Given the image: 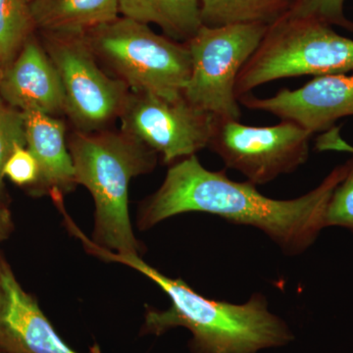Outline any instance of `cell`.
Returning <instances> with one entry per match:
<instances>
[{
	"mask_svg": "<svg viewBox=\"0 0 353 353\" xmlns=\"http://www.w3.org/2000/svg\"><path fill=\"white\" fill-rule=\"evenodd\" d=\"M0 353H8V352H3V350H0Z\"/></svg>",
	"mask_w": 353,
	"mask_h": 353,
	"instance_id": "cell-23",
	"label": "cell"
},
{
	"mask_svg": "<svg viewBox=\"0 0 353 353\" xmlns=\"http://www.w3.org/2000/svg\"><path fill=\"white\" fill-rule=\"evenodd\" d=\"M341 148L353 154V148L347 143H343ZM347 163V174L336 185L330 199L325 226L345 228L353 233V157Z\"/></svg>",
	"mask_w": 353,
	"mask_h": 353,
	"instance_id": "cell-18",
	"label": "cell"
},
{
	"mask_svg": "<svg viewBox=\"0 0 353 353\" xmlns=\"http://www.w3.org/2000/svg\"><path fill=\"white\" fill-rule=\"evenodd\" d=\"M88 252L102 260L127 265L150 279L171 301L165 311L148 309L141 334L160 336L183 327L192 332V353H257L284 347L294 340L288 325L268 309L267 299L255 294L243 304L209 299L197 294L182 279H171L137 254H120L78 234Z\"/></svg>",
	"mask_w": 353,
	"mask_h": 353,
	"instance_id": "cell-2",
	"label": "cell"
},
{
	"mask_svg": "<svg viewBox=\"0 0 353 353\" xmlns=\"http://www.w3.org/2000/svg\"><path fill=\"white\" fill-rule=\"evenodd\" d=\"M311 137V132L292 121L253 127L216 117L208 148L248 182L264 185L292 173L307 161Z\"/></svg>",
	"mask_w": 353,
	"mask_h": 353,
	"instance_id": "cell-8",
	"label": "cell"
},
{
	"mask_svg": "<svg viewBox=\"0 0 353 353\" xmlns=\"http://www.w3.org/2000/svg\"><path fill=\"white\" fill-rule=\"evenodd\" d=\"M67 143L77 185L87 188L95 204L94 243L120 254H137L141 245L129 215V183L153 171L158 155L119 130H75Z\"/></svg>",
	"mask_w": 353,
	"mask_h": 353,
	"instance_id": "cell-3",
	"label": "cell"
},
{
	"mask_svg": "<svg viewBox=\"0 0 353 353\" xmlns=\"http://www.w3.org/2000/svg\"><path fill=\"white\" fill-rule=\"evenodd\" d=\"M268 25L202 26L188 41L192 71L183 97L221 119L240 121L236 94L239 74L256 51Z\"/></svg>",
	"mask_w": 353,
	"mask_h": 353,
	"instance_id": "cell-6",
	"label": "cell"
},
{
	"mask_svg": "<svg viewBox=\"0 0 353 353\" xmlns=\"http://www.w3.org/2000/svg\"><path fill=\"white\" fill-rule=\"evenodd\" d=\"M23 115L27 148L39 166V178L34 187L50 194L53 201L63 199L64 194L77 185L66 125L60 117L37 111H27Z\"/></svg>",
	"mask_w": 353,
	"mask_h": 353,
	"instance_id": "cell-13",
	"label": "cell"
},
{
	"mask_svg": "<svg viewBox=\"0 0 353 353\" xmlns=\"http://www.w3.org/2000/svg\"><path fill=\"white\" fill-rule=\"evenodd\" d=\"M294 0H201L202 25L206 27L277 22Z\"/></svg>",
	"mask_w": 353,
	"mask_h": 353,
	"instance_id": "cell-16",
	"label": "cell"
},
{
	"mask_svg": "<svg viewBox=\"0 0 353 353\" xmlns=\"http://www.w3.org/2000/svg\"><path fill=\"white\" fill-rule=\"evenodd\" d=\"M0 97L21 112L65 115L66 101L57 70L43 44L32 37L0 76Z\"/></svg>",
	"mask_w": 353,
	"mask_h": 353,
	"instance_id": "cell-12",
	"label": "cell"
},
{
	"mask_svg": "<svg viewBox=\"0 0 353 353\" xmlns=\"http://www.w3.org/2000/svg\"><path fill=\"white\" fill-rule=\"evenodd\" d=\"M122 131L173 165L208 148L216 117L187 101L130 90L119 116Z\"/></svg>",
	"mask_w": 353,
	"mask_h": 353,
	"instance_id": "cell-9",
	"label": "cell"
},
{
	"mask_svg": "<svg viewBox=\"0 0 353 353\" xmlns=\"http://www.w3.org/2000/svg\"><path fill=\"white\" fill-rule=\"evenodd\" d=\"M85 32L101 66L130 90L167 99L183 94L192 71L187 43L123 16Z\"/></svg>",
	"mask_w": 353,
	"mask_h": 353,
	"instance_id": "cell-4",
	"label": "cell"
},
{
	"mask_svg": "<svg viewBox=\"0 0 353 353\" xmlns=\"http://www.w3.org/2000/svg\"><path fill=\"white\" fill-rule=\"evenodd\" d=\"M123 17L155 24L166 37L188 43L202 27L201 0H117Z\"/></svg>",
	"mask_w": 353,
	"mask_h": 353,
	"instance_id": "cell-15",
	"label": "cell"
},
{
	"mask_svg": "<svg viewBox=\"0 0 353 353\" xmlns=\"http://www.w3.org/2000/svg\"><path fill=\"white\" fill-rule=\"evenodd\" d=\"M3 176L20 187L38 183L39 163L27 146L19 145L13 150L4 165Z\"/></svg>",
	"mask_w": 353,
	"mask_h": 353,
	"instance_id": "cell-21",
	"label": "cell"
},
{
	"mask_svg": "<svg viewBox=\"0 0 353 353\" xmlns=\"http://www.w3.org/2000/svg\"><path fill=\"white\" fill-rule=\"evenodd\" d=\"M41 34V44L61 80L70 122L78 131L108 129L119 118L129 88L101 66L85 32Z\"/></svg>",
	"mask_w": 353,
	"mask_h": 353,
	"instance_id": "cell-7",
	"label": "cell"
},
{
	"mask_svg": "<svg viewBox=\"0 0 353 353\" xmlns=\"http://www.w3.org/2000/svg\"><path fill=\"white\" fill-rule=\"evenodd\" d=\"M239 102L250 110L292 121L313 134L331 129L341 118L353 116V75L315 77L296 90L282 88L266 99L248 94Z\"/></svg>",
	"mask_w": 353,
	"mask_h": 353,
	"instance_id": "cell-10",
	"label": "cell"
},
{
	"mask_svg": "<svg viewBox=\"0 0 353 353\" xmlns=\"http://www.w3.org/2000/svg\"><path fill=\"white\" fill-rule=\"evenodd\" d=\"M19 145L27 146L24 115L0 97V197L4 187V165Z\"/></svg>",
	"mask_w": 353,
	"mask_h": 353,
	"instance_id": "cell-19",
	"label": "cell"
},
{
	"mask_svg": "<svg viewBox=\"0 0 353 353\" xmlns=\"http://www.w3.org/2000/svg\"><path fill=\"white\" fill-rule=\"evenodd\" d=\"M0 350L8 353H79L69 347L0 259ZM90 353H101L95 345Z\"/></svg>",
	"mask_w": 353,
	"mask_h": 353,
	"instance_id": "cell-11",
	"label": "cell"
},
{
	"mask_svg": "<svg viewBox=\"0 0 353 353\" xmlns=\"http://www.w3.org/2000/svg\"><path fill=\"white\" fill-rule=\"evenodd\" d=\"M36 29L30 0H0V76Z\"/></svg>",
	"mask_w": 353,
	"mask_h": 353,
	"instance_id": "cell-17",
	"label": "cell"
},
{
	"mask_svg": "<svg viewBox=\"0 0 353 353\" xmlns=\"http://www.w3.org/2000/svg\"><path fill=\"white\" fill-rule=\"evenodd\" d=\"M353 71V39L313 18L283 16L269 26L236 79L238 99L264 83L305 75Z\"/></svg>",
	"mask_w": 353,
	"mask_h": 353,
	"instance_id": "cell-5",
	"label": "cell"
},
{
	"mask_svg": "<svg viewBox=\"0 0 353 353\" xmlns=\"http://www.w3.org/2000/svg\"><path fill=\"white\" fill-rule=\"evenodd\" d=\"M41 32H87L119 17L117 0H30Z\"/></svg>",
	"mask_w": 353,
	"mask_h": 353,
	"instance_id": "cell-14",
	"label": "cell"
},
{
	"mask_svg": "<svg viewBox=\"0 0 353 353\" xmlns=\"http://www.w3.org/2000/svg\"><path fill=\"white\" fill-rule=\"evenodd\" d=\"M347 0H294L285 17L313 18L330 26L353 31V22L345 14Z\"/></svg>",
	"mask_w": 353,
	"mask_h": 353,
	"instance_id": "cell-20",
	"label": "cell"
},
{
	"mask_svg": "<svg viewBox=\"0 0 353 353\" xmlns=\"http://www.w3.org/2000/svg\"><path fill=\"white\" fill-rule=\"evenodd\" d=\"M12 231V214L6 204L1 201V197H0V245L8 239Z\"/></svg>",
	"mask_w": 353,
	"mask_h": 353,
	"instance_id": "cell-22",
	"label": "cell"
},
{
	"mask_svg": "<svg viewBox=\"0 0 353 353\" xmlns=\"http://www.w3.org/2000/svg\"><path fill=\"white\" fill-rule=\"evenodd\" d=\"M347 169L345 162L308 194L278 201L262 194L248 181L234 182L223 171L208 170L192 155L171 165L159 189L141 204L138 225L146 230L183 213H208L234 224L257 228L283 252L299 254L326 228L330 199Z\"/></svg>",
	"mask_w": 353,
	"mask_h": 353,
	"instance_id": "cell-1",
	"label": "cell"
}]
</instances>
